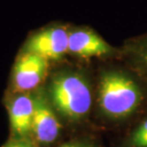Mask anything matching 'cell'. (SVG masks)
<instances>
[{
    "label": "cell",
    "instance_id": "11",
    "mask_svg": "<svg viewBox=\"0 0 147 147\" xmlns=\"http://www.w3.org/2000/svg\"><path fill=\"white\" fill-rule=\"evenodd\" d=\"M60 147H90V146L85 144V143H81V142H68V143H65V144L61 145Z\"/></svg>",
    "mask_w": 147,
    "mask_h": 147
},
{
    "label": "cell",
    "instance_id": "6",
    "mask_svg": "<svg viewBox=\"0 0 147 147\" xmlns=\"http://www.w3.org/2000/svg\"><path fill=\"white\" fill-rule=\"evenodd\" d=\"M34 111V91L16 93L9 100L8 113L14 139H29Z\"/></svg>",
    "mask_w": 147,
    "mask_h": 147
},
{
    "label": "cell",
    "instance_id": "3",
    "mask_svg": "<svg viewBox=\"0 0 147 147\" xmlns=\"http://www.w3.org/2000/svg\"><path fill=\"white\" fill-rule=\"evenodd\" d=\"M49 60L33 53L23 51L17 57L11 74V93H30L37 90L45 79Z\"/></svg>",
    "mask_w": 147,
    "mask_h": 147
},
{
    "label": "cell",
    "instance_id": "5",
    "mask_svg": "<svg viewBox=\"0 0 147 147\" xmlns=\"http://www.w3.org/2000/svg\"><path fill=\"white\" fill-rule=\"evenodd\" d=\"M60 128V122L49 98L41 90H36L32 136L37 142L49 144L57 139Z\"/></svg>",
    "mask_w": 147,
    "mask_h": 147
},
{
    "label": "cell",
    "instance_id": "10",
    "mask_svg": "<svg viewBox=\"0 0 147 147\" xmlns=\"http://www.w3.org/2000/svg\"><path fill=\"white\" fill-rule=\"evenodd\" d=\"M2 147H36L29 139H13Z\"/></svg>",
    "mask_w": 147,
    "mask_h": 147
},
{
    "label": "cell",
    "instance_id": "9",
    "mask_svg": "<svg viewBox=\"0 0 147 147\" xmlns=\"http://www.w3.org/2000/svg\"><path fill=\"white\" fill-rule=\"evenodd\" d=\"M130 147H147V119H145L129 139Z\"/></svg>",
    "mask_w": 147,
    "mask_h": 147
},
{
    "label": "cell",
    "instance_id": "2",
    "mask_svg": "<svg viewBox=\"0 0 147 147\" xmlns=\"http://www.w3.org/2000/svg\"><path fill=\"white\" fill-rule=\"evenodd\" d=\"M143 96L137 82L119 71H107L100 76L98 101L107 117L122 119L134 113Z\"/></svg>",
    "mask_w": 147,
    "mask_h": 147
},
{
    "label": "cell",
    "instance_id": "4",
    "mask_svg": "<svg viewBox=\"0 0 147 147\" xmlns=\"http://www.w3.org/2000/svg\"><path fill=\"white\" fill-rule=\"evenodd\" d=\"M70 31L62 26H53L33 34L24 51L33 53L47 60H57L68 54Z\"/></svg>",
    "mask_w": 147,
    "mask_h": 147
},
{
    "label": "cell",
    "instance_id": "7",
    "mask_svg": "<svg viewBox=\"0 0 147 147\" xmlns=\"http://www.w3.org/2000/svg\"><path fill=\"white\" fill-rule=\"evenodd\" d=\"M112 48L103 38L88 29H76L69 33L68 53L82 58L102 57L114 54Z\"/></svg>",
    "mask_w": 147,
    "mask_h": 147
},
{
    "label": "cell",
    "instance_id": "8",
    "mask_svg": "<svg viewBox=\"0 0 147 147\" xmlns=\"http://www.w3.org/2000/svg\"><path fill=\"white\" fill-rule=\"evenodd\" d=\"M127 48L131 60L147 79V36L131 43Z\"/></svg>",
    "mask_w": 147,
    "mask_h": 147
},
{
    "label": "cell",
    "instance_id": "1",
    "mask_svg": "<svg viewBox=\"0 0 147 147\" xmlns=\"http://www.w3.org/2000/svg\"><path fill=\"white\" fill-rule=\"evenodd\" d=\"M49 100L53 108L69 121H78L89 113L92 92L83 76L74 71L57 73L49 86Z\"/></svg>",
    "mask_w": 147,
    "mask_h": 147
}]
</instances>
